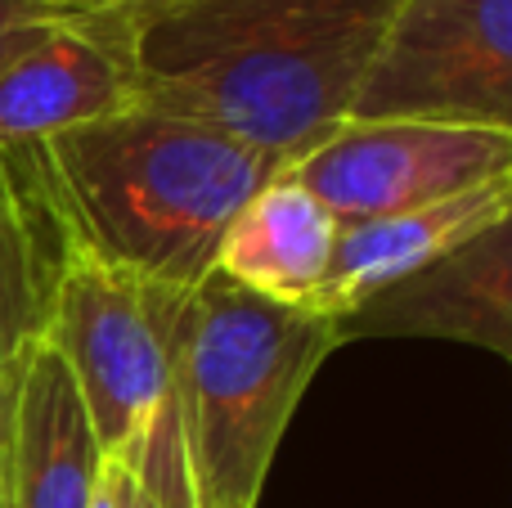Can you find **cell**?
Here are the masks:
<instances>
[{"mask_svg": "<svg viewBox=\"0 0 512 508\" xmlns=\"http://www.w3.org/2000/svg\"><path fill=\"white\" fill-rule=\"evenodd\" d=\"M400 0H171L117 14L135 104L194 117L283 171L351 117Z\"/></svg>", "mask_w": 512, "mask_h": 508, "instance_id": "cell-1", "label": "cell"}, {"mask_svg": "<svg viewBox=\"0 0 512 508\" xmlns=\"http://www.w3.org/2000/svg\"><path fill=\"white\" fill-rule=\"evenodd\" d=\"M41 149L77 248L180 293L212 275L225 225L283 171L239 135L153 104L72 126Z\"/></svg>", "mask_w": 512, "mask_h": 508, "instance_id": "cell-2", "label": "cell"}, {"mask_svg": "<svg viewBox=\"0 0 512 508\" xmlns=\"http://www.w3.org/2000/svg\"><path fill=\"white\" fill-rule=\"evenodd\" d=\"M342 320L270 302L221 270L189 293L171 387L198 508H256L279 441L333 351Z\"/></svg>", "mask_w": 512, "mask_h": 508, "instance_id": "cell-3", "label": "cell"}, {"mask_svg": "<svg viewBox=\"0 0 512 508\" xmlns=\"http://www.w3.org/2000/svg\"><path fill=\"white\" fill-rule=\"evenodd\" d=\"M185 302L180 288L144 284L86 248L72 252L45 342L68 365L104 455L131 446L167 396Z\"/></svg>", "mask_w": 512, "mask_h": 508, "instance_id": "cell-4", "label": "cell"}, {"mask_svg": "<svg viewBox=\"0 0 512 508\" xmlns=\"http://www.w3.org/2000/svg\"><path fill=\"white\" fill-rule=\"evenodd\" d=\"M351 117L512 135V0H400Z\"/></svg>", "mask_w": 512, "mask_h": 508, "instance_id": "cell-5", "label": "cell"}, {"mask_svg": "<svg viewBox=\"0 0 512 508\" xmlns=\"http://www.w3.org/2000/svg\"><path fill=\"white\" fill-rule=\"evenodd\" d=\"M288 176L301 180L337 225L373 221L512 180V135L414 117H346L292 162Z\"/></svg>", "mask_w": 512, "mask_h": 508, "instance_id": "cell-6", "label": "cell"}, {"mask_svg": "<svg viewBox=\"0 0 512 508\" xmlns=\"http://www.w3.org/2000/svg\"><path fill=\"white\" fill-rule=\"evenodd\" d=\"M135 104L117 14H72L0 72V144H45Z\"/></svg>", "mask_w": 512, "mask_h": 508, "instance_id": "cell-7", "label": "cell"}, {"mask_svg": "<svg viewBox=\"0 0 512 508\" xmlns=\"http://www.w3.org/2000/svg\"><path fill=\"white\" fill-rule=\"evenodd\" d=\"M351 338L472 342L512 365V203L459 252L346 315L342 342Z\"/></svg>", "mask_w": 512, "mask_h": 508, "instance_id": "cell-8", "label": "cell"}, {"mask_svg": "<svg viewBox=\"0 0 512 508\" xmlns=\"http://www.w3.org/2000/svg\"><path fill=\"white\" fill-rule=\"evenodd\" d=\"M77 239L41 144H0V378L45 338Z\"/></svg>", "mask_w": 512, "mask_h": 508, "instance_id": "cell-9", "label": "cell"}, {"mask_svg": "<svg viewBox=\"0 0 512 508\" xmlns=\"http://www.w3.org/2000/svg\"><path fill=\"white\" fill-rule=\"evenodd\" d=\"M104 459L68 365L41 338L14 369L9 508H90Z\"/></svg>", "mask_w": 512, "mask_h": 508, "instance_id": "cell-10", "label": "cell"}, {"mask_svg": "<svg viewBox=\"0 0 512 508\" xmlns=\"http://www.w3.org/2000/svg\"><path fill=\"white\" fill-rule=\"evenodd\" d=\"M508 203H512V180H495V185L463 189V194L414 207V212L342 225L328 279L310 306L333 315V320H346L369 297L387 293V288L432 270L450 252H459L486 225H495Z\"/></svg>", "mask_w": 512, "mask_h": 508, "instance_id": "cell-11", "label": "cell"}, {"mask_svg": "<svg viewBox=\"0 0 512 508\" xmlns=\"http://www.w3.org/2000/svg\"><path fill=\"white\" fill-rule=\"evenodd\" d=\"M337 230V216L301 180L279 171L225 225L216 270L270 302L310 306L333 266Z\"/></svg>", "mask_w": 512, "mask_h": 508, "instance_id": "cell-12", "label": "cell"}, {"mask_svg": "<svg viewBox=\"0 0 512 508\" xmlns=\"http://www.w3.org/2000/svg\"><path fill=\"white\" fill-rule=\"evenodd\" d=\"M122 455L131 459V473H135V508H198L176 387H167L153 419L144 423V432Z\"/></svg>", "mask_w": 512, "mask_h": 508, "instance_id": "cell-13", "label": "cell"}, {"mask_svg": "<svg viewBox=\"0 0 512 508\" xmlns=\"http://www.w3.org/2000/svg\"><path fill=\"white\" fill-rule=\"evenodd\" d=\"M72 14H59V9H14V14H0V72L18 59L23 50H32L54 23H63Z\"/></svg>", "mask_w": 512, "mask_h": 508, "instance_id": "cell-14", "label": "cell"}, {"mask_svg": "<svg viewBox=\"0 0 512 508\" xmlns=\"http://www.w3.org/2000/svg\"><path fill=\"white\" fill-rule=\"evenodd\" d=\"M90 508H135V473H131V459H126L122 450L108 455L104 468H99Z\"/></svg>", "mask_w": 512, "mask_h": 508, "instance_id": "cell-15", "label": "cell"}, {"mask_svg": "<svg viewBox=\"0 0 512 508\" xmlns=\"http://www.w3.org/2000/svg\"><path fill=\"white\" fill-rule=\"evenodd\" d=\"M9 410H14V374L0 378V508H9Z\"/></svg>", "mask_w": 512, "mask_h": 508, "instance_id": "cell-16", "label": "cell"}, {"mask_svg": "<svg viewBox=\"0 0 512 508\" xmlns=\"http://www.w3.org/2000/svg\"><path fill=\"white\" fill-rule=\"evenodd\" d=\"M50 5L72 9V14H131V9L171 5V0H50Z\"/></svg>", "mask_w": 512, "mask_h": 508, "instance_id": "cell-17", "label": "cell"}, {"mask_svg": "<svg viewBox=\"0 0 512 508\" xmlns=\"http://www.w3.org/2000/svg\"><path fill=\"white\" fill-rule=\"evenodd\" d=\"M14 9H59L50 0H0V14H14ZM59 14H72V9H59Z\"/></svg>", "mask_w": 512, "mask_h": 508, "instance_id": "cell-18", "label": "cell"}]
</instances>
